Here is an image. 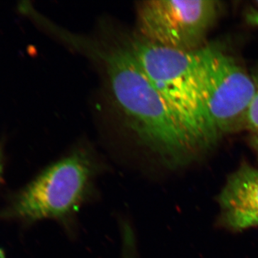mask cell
Masks as SVG:
<instances>
[{
	"instance_id": "8",
	"label": "cell",
	"mask_w": 258,
	"mask_h": 258,
	"mask_svg": "<svg viewBox=\"0 0 258 258\" xmlns=\"http://www.w3.org/2000/svg\"><path fill=\"white\" fill-rule=\"evenodd\" d=\"M254 81L256 85L255 95L246 117L245 125L247 128L258 131V74Z\"/></svg>"
},
{
	"instance_id": "1",
	"label": "cell",
	"mask_w": 258,
	"mask_h": 258,
	"mask_svg": "<svg viewBox=\"0 0 258 258\" xmlns=\"http://www.w3.org/2000/svg\"><path fill=\"white\" fill-rule=\"evenodd\" d=\"M105 62L115 103L139 141L171 168L195 157L184 129L129 47L110 51Z\"/></svg>"
},
{
	"instance_id": "5",
	"label": "cell",
	"mask_w": 258,
	"mask_h": 258,
	"mask_svg": "<svg viewBox=\"0 0 258 258\" xmlns=\"http://www.w3.org/2000/svg\"><path fill=\"white\" fill-rule=\"evenodd\" d=\"M220 5L213 0H152L138 7L139 37L182 51L201 48Z\"/></svg>"
},
{
	"instance_id": "7",
	"label": "cell",
	"mask_w": 258,
	"mask_h": 258,
	"mask_svg": "<svg viewBox=\"0 0 258 258\" xmlns=\"http://www.w3.org/2000/svg\"><path fill=\"white\" fill-rule=\"evenodd\" d=\"M120 251L119 258H139L138 241L130 220L120 218Z\"/></svg>"
},
{
	"instance_id": "10",
	"label": "cell",
	"mask_w": 258,
	"mask_h": 258,
	"mask_svg": "<svg viewBox=\"0 0 258 258\" xmlns=\"http://www.w3.org/2000/svg\"><path fill=\"white\" fill-rule=\"evenodd\" d=\"M252 144H253L254 149H255L256 152H257L258 155V132L256 134V135L254 136Z\"/></svg>"
},
{
	"instance_id": "9",
	"label": "cell",
	"mask_w": 258,
	"mask_h": 258,
	"mask_svg": "<svg viewBox=\"0 0 258 258\" xmlns=\"http://www.w3.org/2000/svg\"><path fill=\"white\" fill-rule=\"evenodd\" d=\"M247 19L249 23L258 28V12L252 11L247 15Z\"/></svg>"
},
{
	"instance_id": "12",
	"label": "cell",
	"mask_w": 258,
	"mask_h": 258,
	"mask_svg": "<svg viewBox=\"0 0 258 258\" xmlns=\"http://www.w3.org/2000/svg\"><path fill=\"white\" fill-rule=\"evenodd\" d=\"M256 4H257V7H258V1L256 2Z\"/></svg>"
},
{
	"instance_id": "3",
	"label": "cell",
	"mask_w": 258,
	"mask_h": 258,
	"mask_svg": "<svg viewBox=\"0 0 258 258\" xmlns=\"http://www.w3.org/2000/svg\"><path fill=\"white\" fill-rule=\"evenodd\" d=\"M129 49L184 129L195 152L213 145L215 141L204 108L197 50H176L139 37Z\"/></svg>"
},
{
	"instance_id": "6",
	"label": "cell",
	"mask_w": 258,
	"mask_h": 258,
	"mask_svg": "<svg viewBox=\"0 0 258 258\" xmlns=\"http://www.w3.org/2000/svg\"><path fill=\"white\" fill-rule=\"evenodd\" d=\"M218 202L222 227L234 232L258 227V169L242 164L227 179Z\"/></svg>"
},
{
	"instance_id": "2",
	"label": "cell",
	"mask_w": 258,
	"mask_h": 258,
	"mask_svg": "<svg viewBox=\"0 0 258 258\" xmlns=\"http://www.w3.org/2000/svg\"><path fill=\"white\" fill-rule=\"evenodd\" d=\"M101 172L89 153H70L45 168L20 191L13 213L28 222L52 220L74 235L81 210L98 196Z\"/></svg>"
},
{
	"instance_id": "13",
	"label": "cell",
	"mask_w": 258,
	"mask_h": 258,
	"mask_svg": "<svg viewBox=\"0 0 258 258\" xmlns=\"http://www.w3.org/2000/svg\"><path fill=\"white\" fill-rule=\"evenodd\" d=\"M0 258H1V257H0Z\"/></svg>"
},
{
	"instance_id": "4",
	"label": "cell",
	"mask_w": 258,
	"mask_h": 258,
	"mask_svg": "<svg viewBox=\"0 0 258 258\" xmlns=\"http://www.w3.org/2000/svg\"><path fill=\"white\" fill-rule=\"evenodd\" d=\"M197 53L205 115L216 142L221 134L245 124L255 81L233 57L217 47H203Z\"/></svg>"
},
{
	"instance_id": "11",
	"label": "cell",
	"mask_w": 258,
	"mask_h": 258,
	"mask_svg": "<svg viewBox=\"0 0 258 258\" xmlns=\"http://www.w3.org/2000/svg\"><path fill=\"white\" fill-rule=\"evenodd\" d=\"M3 161H2L1 154H0V181H1L2 178H3Z\"/></svg>"
}]
</instances>
